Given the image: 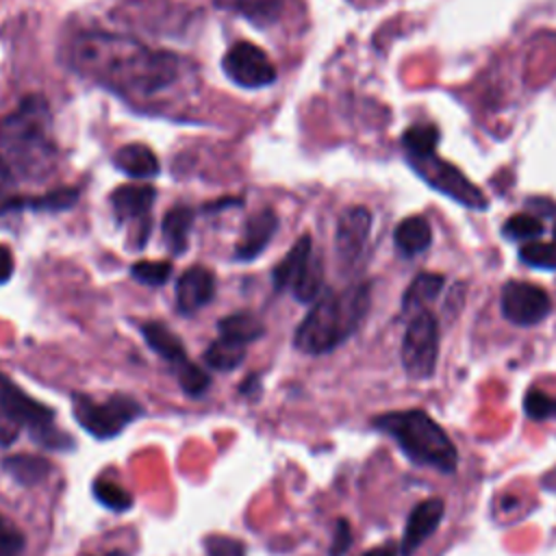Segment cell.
<instances>
[{"instance_id":"6da1fadb","label":"cell","mask_w":556,"mask_h":556,"mask_svg":"<svg viewBox=\"0 0 556 556\" xmlns=\"http://www.w3.org/2000/svg\"><path fill=\"white\" fill-rule=\"evenodd\" d=\"M70 65L91 83L132 102H152L187 78L182 56L106 30H87L72 39Z\"/></svg>"},{"instance_id":"7a4b0ae2","label":"cell","mask_w":556,"mask_h":556,"mask_svg":"<svg viewBox=\"0 0 556 556\" xmlns=\"http://www.w3.org/2000/svg\"><path fill=\"white\" fill-rule=\"evenodd\" d=\"M59 148L48 100L26 96L0 119V172L13 182H41L56 169Z\"/></svg>"},{"instance_id":"3957f363","label":"cell","mask_w":556,"mask_h":556,"mask_svg":"<svg viewBox=\"0 0 556 556\" xmlns=\"http://www.w3.org/2000/svg\"><path fill=\"white\" fill-rule=\"evenodd\" d=\"M369 308V285L321 293L300 321L293 343L306 354H326L341 345L363 321Z\"/></svg>"},{"instance_id":"277c9868","label":"cell","mask_w":556,"mask_h":556,"mask_svg":"<svg viewBox=\"0 0 556 556\" xmlns=\"http://www.w3.org/2000/svg\"><path fill=\"white\" fill-rule=\"evenodd\" d=\"M374 426L387 432L402 452L417 465L452 473L458 463V454L445 430L424 410H393L378 415Z\"/></svg>"},{"instance_id":"5b68a950","label":"cell","mask_w":556,"mask_h":556,"mask_svg":"<svg viewBox=\"0 0 556 556\" xmlns=\"http://www.w3.org/2000/svg\"><path fill=\"white\" fill-rule=\"evenodd\" d=\"M0 413L17 428H26L35 443L46 450H72L74 441L54 426V413L24 393L11 378L0 374Z\"/></svg>"},{"instance_id":"8992f818","label":"cell","mask_w":556,"mask_h":556,"mask_svg":"<svg viewBox=\"0 0 556 556\" xmlns=\"http://www.w3.org/2000/svg\"><path fill=\"white\" fill-rule=\"evenodd\" d=\"M72 410L80 428L96 439L117 437L130 421L143 415V408L128 395H113L106 402H93L87 395H74Z\"/></svg>"},{"instance_id":"52a82bcc","label":"cell","mask_w":556,"mask_h":556,"mask_svg":"<svg viewBox=\"0 0 556 556\" xmlns=\"http://www.w3.org/2000/svg\"><path fill=\"white\" fill-rule=\"evenodd\" d=\"M439 356V324L430 311H419L408 321L402 341V363L413 380H428Z\"/></svg>"},{"instance_id":"ba28073f","label":"cell","mask_w":556,"mask_h":556,"mask_svg":"<svg viewBox=\"0 0 556 556\" xmlns=\"http://www.w3.org/2000/svg\"><path fill=\"white\" fill-rule=\"evenodd\" d=\"M224 74L243 89H261L276 80V67L269 56L250 41H239L228 48L222 59Z\"/></svg>"},{"instance_id":"9c48e42d","label":"cell","mask_w":556,"mask_h":556,"mask_svg":"<svg viewBox=\"0 0 556 556\" xmlns=\"http://www.w3.org/2000/svg\"><path fill=\"white\" fill-rule=\"evenodd\" d=\"M502 315L517 326H534L552 311L547 291L528 280H508L500 295Z\"/></svg>"},{"instance_id":"30bf717a","label":"cell","mask_w":556,"mask_h":556,"mask_svg":"<svg viewBox=\"0 0 556 556\" xmlns=\"http://www.w3.org/2000/svg\"><path fill=\"white\" fill-rule=\"evenodd\" d=\"M415 172L434 189H439L441 193L450 195L452 200L469 206V208H484L486 200L480 193L478 187L471 185V180H467L456 167L447 165L445 161H439L437 156H428V159H410Z\"/></svg>"},{"instance_id":"8fae6325","label":"cell","mask_w":556,"mask_h":556,"mask_svg":"<svg viewBox=\"0 0 556 556\" xmlns=\"http://www.w3.org/2000/svg\"><path fill=\"white\" fill-rule=\"evenodd\" d=\"M371 230V213L365 206H350L341 213L337 222L334 248L343 265H354L367 245Z\"/></svg>"},{"instance_id":"7c38bea8","label":"cell","mask_w":556,"mask_h":556,"mask_svg":"<svg viewBox=\"0 0 556 556\" xmlns=\"http://www.w3.org/2000/svg\"><path fill=\"white\" fill-rule=\"evenodd\" d=\"M443 502L439 497H430L424 500L421 504H417L413 508V513L408 515L402 541H400V552L402 556H410L439 526V521L443 519Z\"/></svg>"},{"instance_id":"4fadbf2b","label":"cell","mask_w":556,"mask_h":556,"mask_svg":"<svg viewBox=\"0 0 556 556\" xmlns=\"http://www.w3.org/2000/svg\"><path fill=\"white\" fill-rule=\"evenodd\" d=\"M215 295V276L206 267H189L176 282V306L180 313H193L206 306Z\"/></svg>"},{"instance_id":"5bb4252c","label":"cell","mask_w":556,"mask_h":556,"mask_svg":"<svg viewBox=\"0 0 556 556\" xmlns=\"http://www.w3.org/2000/svg\"><path fill=\"white\" fill-rule=\"evenodd\" d=\"M276 228H278V217L271 208H263L256 215H252L245 222L239 241L235 243V258L237 261L256 258L271 241Z\"/></svg>"},{"instance_id":"9a60e30c","label":"cell","mask_w":556,"mask_h":556,"mask_svg":"<svg viewBox=\"0 0 556 556\" xmlns=\"http://www.w3.org/2000/svg\"><path fill=\"white\" fill-rule=\"evenodd\" d=\"M156 191L150 185H122L111 193V206L119 222L150 224Z\"/></svg>"},{"instance_id":"2e32d148","label":"cell","mask_w":556,"mask_h":556,"mask_svg":"<svg viewBox=\"0 0 556 556\" xmlns=\"http://www.w3.org/2000/svg\"><path fill=\"white\" fill-rule=\"evenodd\" d=\"M313 241L308 235H302L293 248L287 252V256L274 267L271 274V282L276 287V291H285V289H293L300 278L304 276L311 258H313Z\"/></svg>"},{"instance_id":"e0dca14e","label":"cell","mask_w":556,"mask_h":556,"mask_svg":"<svg viewBox=\"0 0 556 556\" xmlns=\"http://www.w3.org/2000/svg\"><path fill=\"white\" fill-rule=\"evenodd\" d=\"M113 163L130 178H152L159 174V159L146 143H126L113 154Z\"/></svg>"},{"instance_id":"ac0fdd59","label":"cell","mask_w":556,"mask_h":556,"mask_svg":"<svg viewBox=\"0 0 556 556\" xmlns=\"http://www.w3.org/2000/svg\"><path fill=\"white\" fill-rule=\"evenodd\" d=\"M141 334L146 339V343L161 356L165 358L174 369L185 365L189 358H187V352H185V345L182 341L163 324L159 321H148V324H141Z\"/></svg>"},{"instance_id":"d6986e66","label":"cell","mask_w":556,"mask_h":556,"mask_svg":"<svg viewBox=\"0 0 556 556\" xmlns=\"http://www.w3.org/2000/svg\"><path fill=\"white\" fill-rule=\"evenodd\" d=\"M215 7L222 11L241 15L248 22L263 28L274 24L280 17L285 9V0H215Z\"/></svg>"},{"instance_id":"ffe728a7","label":"cell","mask_w":556,"mask_h":556,"mask_svg":"<svg viewBox=\"0 0 556 556\" xmlns=\"http://www.w3.org/2000/svg\"><path fill=\"white\" fill-rule=\"evenodd\" d=\"M393 243L404 256H415V254L424 252L426 248H430L432 228H430L428 219L421 215H410V217L402 219L395 226Z\"/></svg>"},{"instance_id":"44dd1931","label":"cell","mask_w":556,"mask_h":556,"mask_svg":"<svg viewBox=\"0 0 556 556\" xmlns=\"http://www.w3.org/2000/svg\"><path fill=\"white\" fill-rule=\"evenodd\" d=\"M193 217H195V213L189 206H174L165 213V217H163V241H165L167 250L174 256H178L187 250Z\"/></svg>"},{"instance_id":"7402d4cb","label":"cell","mask_w":556,"mask_h":556,"mask_svg":"<svg viewBox=\"0 0 556 556\" xmlns=\"http://www.w3.org/2000/svg\"><path fill=\"white\" fill-rule=\"evenodd\" d=\"M4 471L17 480L24 486H33L43 482L50 471H52V463L46 460L43 456H30V454H15L2 460Z\"/></svg>"},{"instance_id":"603a6c76","label":"cell","mask_w":556,"mask_h":556,"mask_svg":"<svg viewBox=\"0 0 556 556\" xmlns=\"http://www.w3.org/2000/svg\"><path fill=\"white\" fill-rule=\"evenodd\" d=\"M217 330H219V337L224 339H230L235 343H250V341H256L265 334V326L263 321L252 315V313H232V315H226L217 321Z\"/></svg>"},{"instance_id":"cb8c5ba5","label":"cell","mask_w":556,"mask_h":556,"mask_svg":"<svg viewBox=\"0 0 556 556\" xmlns=\"http://www.w3.org/2000/svg\"><path fill=\"white\" fill-rule=\"evenodd\" d=\"M243 358H245V345L235 343L224 337L215 339L204 352V363L217 371H230V369L239 367L243 363Z\"/></svg>"},{"instance_id":"d4e9b609","label":"cell","mask_w":556,"mask_h":556,"mask_svg":"<svg viewBox=\"0 0 556 556\" xmlns=\"http://www.w3.org/2000/svg\"><path fill=\"white\" fill-rule=\"evenodd\" d=\"M443 287V276L419 274L404 293V311H424V304L434 300Z\"/></svg>"},{"instance_id":"484cf974","label":"cell","mask_w":556,"mask_h":556,"mask_svg":"<svg viewBox=\"0 0 556 556\" xmlns=\"http://www.w3.org/2000/svg\"><path fill=\"white\" fill-rule=\"evenodd\" d=\"M439 141V130L432 124H417L410 126L404 137L402 143L408 152L410 159H428L434 156V148Z\"/></svg>"},{"instance_id":"4316f807","label":"cell","mask_w":556,"mask_h":556,"mask_svg":"<svg viewBox=\"0 0 556 556\" xmlns=\"http://www.w3.org/2000/svg\"><path fill=\"white\" fill-rule=\"evenodd\" d=\"M78 200V191L72 187L54 189L43 195H30V198H17L15 208H35V211H63L74 206Z\"/></svg>"},{"instance_id":"83f0119b","label":"cell","mask_w":556,"mask_h":556,"mask_svg":"<svg viewBox=\"0 0 556 556\" xmlns=\"http://www.w3.org/2000/svg\"><path fill=\"white\" fill-rule=\"evenodd\" d=\"M321 285H324V265H321V258H319L317 254H313V258H311V263H308L304 276H302L300 282L291 289V293H293V298H295L298 302L308 304V302H315V300L319 298Z\"/></svg>"},{"instance_id":"f1b7e54d","label":"cell","mask_w":556,"mask_h":556,"mask_svg":"<svg viewBox=\"0 0 556 556\" xmlns=\"http://www.w3.org/2000/svg\"><path fill=\"white\" fill-rule=\"evenodd\" d=\"M93 495L104 508H109L113 513H124L132 506V495L124 486H119L117 482H111V480H96Z\"/></svg>"},{"instance_id":"f546056e","label":"cell","mask_w":556,"mask_h":556,"mask_svg":"<svg viewBox=\"0 0 556 556\" xmlns=\"http://www.w3.org/2000/svg\"><path fill=\"white\" fill-rule=\"evenodd\" d=\"M130 274L141 285L159 287V285L167 282V278L172 274V265L165 263V261H137L130 267Z\"/></svg>"},{"instance_id":"4dcf8cb0","label":"cell","mask_w":556,"mask_h":556,"mask_svg":"<svg viewBox=\"0 0 556 556\" xmlns=\"http://www.w3.org/2000/svg\"><path fill=\"white\" fill-rule=\"evenodd\" d=\"M174 371H176V376H178V382H180L182 391H185L187 395H191V397L202 395V393L208 389V384H211L208 374H206L202 367H198L195 363H191V361H187L185 365L176 367Z\"/></svg>"},{"instance_id":"1f68e13d","label":"cell","mask_w":556,"mask_h":556,"mask_svg":"<svg viewBox=\"0 0 556 556\" xmlns=\"http://www.w3.org/2000/svg\"><path fill=\"white\" fill-rule=\"evenodd\" d=\"M519 256L541 269H556V243H545V241H530L519 250Z\"/></svg>"},{"instance_id":"d6a6232c","label":"cell","mask_w":556,"mask_h":556,"mask_svg":"<svg viewBox=\"0 0 556 556\" xmlns=\"http://www.w3.org/2000/svg\"><path fill=\"white\" fill-rule=\"evenodd\" d=\"M504 232L510 239H539L543 232V224L539 217L534 215H513L506 224H504Z\"/></svg>"},{"instance_id":"836d02e7","label":"cell","mask_w":556,"mask_h":556,"mask_svg":"<svg viewBox=\"0 0 556 556\" xmlns=\"http://www.w3.org/2000/svg\"><path fill=\"white\" fill-rule=\"evenodd\" d=\"M206 556H245V545L239 539L224 534H208L204 539Z\"/></svg>"},{"instance_id":"e575fe53","label":"cell","mask_w":556,"mask_h":556,"mask_svg":"<svg viewBox=\"0 0 556 556\" xmlns=\"http://www.w3.org/2000/svg\"><path fill=\"white\" fill-rule=\"evenodd\" d=\"M26 545L24 534L0 515V556H22Z\"/></svg>"},{"instance_id":"d590c367","label":"cell","mask_w":556,"mask_h":556,"mask_svg":"<svg viewBox=\"0 0 556 556\" xmlns=\"http://www.w3.org/2000/svg\"><path fill=\"white\" fill-rule=\"evenodd\" d=\"M526 413L532 419H547L552 415H556V400L545 395L543 391H528L526 395Z\"/></svg>"},{"instance_id":"8d00e7d4","label":"cell","mask_w":556,"mask_h":556,"mask_svg":"<svg viewBox=\"0 0 556 556\" xmlns=\"http://www.w3.org/2000/svg\"><path fill=\"white\" fill-rule=\"evenodd\" d=\"M352 545V530L345 519H337L334 534H332V545H330V556H343Z\"/></svg>"},{"instance_id":"74e56055","label":"cell","mask_w":556,"mask_h":556,"mask_svg":"<svg viewBox=\"0 0 556 556\" xmlns=\"http://www.w3.org/2000/svg\"><path fill=\"white\" fill-rule=\"evenodd\" d=\"M13 254L7 245H0V285H4L13 276Z\"/></svg>"},{"instance_id":"f35d334b","label":"cell","mask_w":556,"mask_h":556,"mask_svg":"<svg viewBox=\"0 0 556 556\" xmlns=\"http://www.w3.org/2000/svg\"><path fill=\"white\" fill-rule=\"evenodd\" d=\"M363 556H397V545L387 543V545H380V547H374V549L365 552Z\"/></svg>"},{"instance_id":"ab89813d","label":"cell","mask_w":556,"mask_h":556,"mask_svg":"<svg viewBox=\"0 0 556 556\" xmlns=\"http://www.w3.org/2000/svg\"><path fill=\"white\" fill-rule=\"evenodd\" d=\"M109 556H128V554L126 552H111Z\"/></svg>"},{"instance_id":"60d3db41","label":"cell","mask_w":556,"mask_h":556,"mask_svg":"<svg viewBox=\"0 0 556 556\" xmlns=\"http://www.w3.org/2000/svg\"><path fill=\"white\" fill-rule=\"evenodd\" d=\"M554 239H556V224H554Z\"/></svg>"}]
</instances>
